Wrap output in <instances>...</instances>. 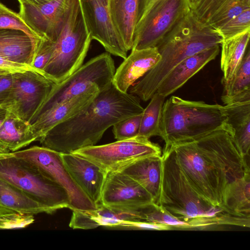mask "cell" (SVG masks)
Wrapping results in <instances>:
<instances>
[{"label": "cell", "mask_w": 250, "mask_h": 250, "mask_svg": "<svg viewBox=\"0 0 250 250\" xmlns=\"http://www.w3.org/2000/svg\"><path fill=\"white\" fill-rule=\"evenodd\" d=\"M167 150L195 191L215 207L225 209L224 197L229 186L250 174L247 158L225 129L174 145Z\"/></svg>", "instance_id": "1"}, {"label": "cell", "mask_w": 250, "mask_h": 250, "mask_svg": "<svg viewBox=\"0 0 250 250\" xmlns=\"http://www.w3.org/2000/svg\"><path fill=\"white\" fill-rule=\"evenodd\" d=\"M139 98L118 90L112 83L99 91L91 102L74 116L50 130L39 141L43 146L69 153L93 146L116 123L142 113Z\"/></svg>", "instance_id": "2"}, {"label": "cell", "mask_w": 250, "mask_h": 250, "mask_svg": "<svg viewBox=\"0 0 250 250\" xmlns=\"http://www.w3.org/2000/svg\"><path fill=\"white\" fill-rule=\"evenodd\" d=\"M159 205L167 213L189 224L191 229L217 225L241 226L243 220L203 199L193 188L168 150L163 152Z\"/></svg>", "instance_id": "3"}, {"label": "cell", "mask_w": 250, "mask_h": 250, "mask_svg": "<svg viewBox=\"0 0 250 250\" xmlns=\"http://www.w3.org/2000/svg\"><path fill=\"white\" fill-rule=\"evenodd\" d=\"M226 119L222 105L170 97L164 104L159 127L163 151L219 129L227 131Z\"/></svg>", "instance_id": "4"}, {"label": "cell", "mask_w": 250, "mask_h": 250, "mask_svg": "<svg viewBox=\"0 0 250 250\" xmlns=\"http://www.w3.org/2000/svg\"><path fill=\"white\" fill-rule=\"evenodd\" d=\"M92 40L80 0H73L68 17L54 42V52L43 74L57 83L65 79L83 65Z\"/></svg>", "instance_id": "5"}, {"label": "cell", "mask_w": 250, "mask_h": 250, "mask_svg": "<svg viewBox=\"0 0 250 250\" xmlns=\"http://www.w3.org/2000/svg\"><path fill=\"white\" fill-rule=\"evenodd\" d=\"M0 178L25 192L50 214L69 207V199L63 188L12 152L0 153Z\"/></svg>", "instance_id": "6"}, {"label": "cell", "mask_w": 250, "mask_h": 250, "mask_svg": "<svg viewBox=\"0 0 250 250\" xmlns=\"http://www.w3.org/2000/svg\"><path fill=\"white\" fill-rule=\"evenodd\" d=\"M115 72L114 62L109 53L92 58L65 79L56 83L34 120L48 109L95 86H98L100 91L108 88L112 84Z\"/></svg>", "instance_id": "7"}, {"label": "cell", "mask_w": 250, "mask_h": 250, "mask_svg": "<svg viewBox=\"0 0 250 250\" xmlns=\"http://www.w3.org/2000/svg\"><path fill=\"white\" fill-rule=\"evenodd\" d=\"M12 153L30 163L64 189L72 211H93L95 204L80 188L65 166L61 153L44 146H33Z\"/></svg>", "instance_id": "8"}, {"label": "cell", "mask_w": 250, "mask_h": 250, "mask_svg": "<svg viewBox=\"0 0 250 250\" xmlns=\"http://www.w3.org/2000/svg\"><path fill=\"white\" fill-rule=\"evenodd\" d=\"M73 153L93 161L108 173L120 171L147 157L162 155L161 147L158 144L139 135L107 144L86 147Z\"/></svg>", "instance_id": "9"}, {"label": "cell", "mask_w": 250, "mask_h": 250, "mask_svg": "<svg viewBox=\"0 0 250 250\" xmlns=\"http://www.w3.org/2000/svg\"><path fill=\"white\" fill-rule=\"evenodd\" d=\"M188 0H157L137 22L131 50L156 47L190 10Z\"/></svg>", "instance_id": "10"}, {"label": "cell", "mask_w": 250, "mask_h": 250, "mask_svg": "<svg viewBox=\"0 0 250 250\" xmlns=\"http://www.w3.org/2000/svg\"><path fill=\"white\" fill-rule=\"evenodd\" d=\"M57 83L35 69L13 72L8 110L31 123Z\"/></svg>", "instance_id": "11"}, {"label": "cell", "mask_w": 250, "mask_h": 250, "mask_svg": "<svg viewBox=\"0 0 250 250\" xmlns=\"http://www.w3.org/2000/svg\"><path fill=\"white\" fill-rule=\"evenodd\" d=\"M21 18L41 36L55 42L68 17L73 0H52L34 4L17 0Z\"/></svg>", "instance_id": "12"}, {"label": "cell", "mask_w": 250, "mask_h": 250, "mask_svg": "<svg viewBox=\"0 0 250 250\" xmlns=\"http://www.w3.org/2000/svg\"><path fill=\"white\" fill-rule=\"evenodd\" d=\"M109 0H80L83 16L92 40L107 52L124 59L128 52L112 22Z\"/></svg>", "instance_id": "13"}, {"label": "cell", "mask_w": 250, "mask_h": 250, "mask_svg": "<svg viewBox=\"0 0 250 250\" xmlns=\"http://www.w3.org/2000/svg\"><path fill=\"white\" fill-rule=\"evenodd\" d=\"M153 203L151 195L127 175L121 171L107 173L101 204L118 208L137 209Z\"/></svg>", "instance_id": "14"}, {"label": "cell", "mask_w": 250, "mask_h": 250, "mask_svg": "<svg viewBox=\"0 0 250 250\" xmlns=\"http://www.w3.org/2000/svg\"><path fill=\"white\" fill-rule=\"evenodd\" d=\"M61 154L65 166L78 186L95 204H101L108 172L93 161L75 153Z\"/></svg>", "instance_id": "15"}, {"label": "cell", "mask_w": 250, "mask_h": 250, "mask_svg": "<svg viewBox=\"0 0 250 250\" xmlns=\"http://www.w3.org/2000/svg\"><path fill=\"white\" fill-rule=\"evenodd\" d=\"M99 91L98 86H95L38 115L30 124L36 140L40 141L54 127L79 113L91 102Z\"/></svg>", "instance_id": "16"}, {"label": "cell", "mask_w": 250, "mask_h": 250, "mask_svg": "<svg viewBox=\"0 0 250 250\" xmlns=\"http://www.w3.org/2000/svg\"><path fill=\"white\" fill-rule=\"evenodd\" d=\"M160 58L156 47L131 50L115 71L112 83L120 91L127 92L135 82L144 76Z\"/></svg>", "instance_id": "17"}, {"label": "cell", "mask_w": 250, "mask_h": 250, "mask_svg": "<svg viewBox=\"0 0 250 250\" xmlns=\"http://www.w3.org/2000/svg\"><path fill=\"white\" fill-rule=\"evenodd\" d=\"M219 51V45H216L187 58L167 74L156 92L165 97L174 93L214 60Z\"/></svg>", "instance_id": "18"}, {"label": "cell", "mask_w": 250, "mask_h": 250, "mask_svg": "<svg viewBox=\"0 0 250 250\" xmlns=\"http://www.w3.org/2000/svg\"><path fill=\"white\" fill-rule=\"evenodd\" d=\"M43 41L33 40L21 31L0 29V56L32 68L34 56Z\"/></svg>", "instance_id": "19"}, {"label": "cell", "mask_w": 250, "mask_h": 250, "mask_svg": "<svg viewBox=\"0 0 250 250\" xmlns=\"http://www.w3.org/2000/svg\"><path fill=\"white\" fill-rule=\"evenodd\" d=\"M140 184L159 205L162 172V155H154L139 160L120 171Z\"/></svg>", "instance_id": "20"}, {"label": "cell", "mask_w": 250, "mask_h": 250, "mask_svg": "<svg viewBox=\"0 0 250 250\" xmlns=\"http://www.w3.org/2000/svg\"><path fill=\"white\" fill-rule=\"evenodd\" d=\"M227 131L245 157H250V101L234 102L223 106Z\"/></svg>", "instance_id": "21"}, {"label": "cell", "mask_w": 250, "mask_h": 250, "mask_svg": "<svg viewBox=\"0 0 250 250\" xmlns=\"http://www.w3.org/2000/svg\"><path fill=\"white\" fill-rule=\"evenodd\" d=\"M111 20L128 51L132 49L137 22L138 0H109Z\"/></svg>", "instance_id": "22"}, {"label": "cell", "mask_w": 250, "mask_h": 250, "mask_svg": "<svg viewBox=\"0 0 250 250\" xmlns=\"http://www.w3.org/2000/svg\"><path fill=\"white\" fill-rule=\"evenodd\" d=\"M34 141L30 123L9 111L0 127V153L18 151Z\"/></svg>", "instance_id": "23"}, {"label": "cell", "mask_w": 250, "mask_h": 250, "mask_svg": "<svg viewBox=\"0 0 250 250\" xmlns=\"http://www.w3.org/2000/svg\"><path fill=\"white\" fill-rule=\"evenodd\" d=\"M250 36V30H248L222 41L221 68L224 89L229 84L242 62L249 46Z\"/></svg>", "instance_id": "24"}, {"label": "cell", "mask_w": 250, "mask_h": 250, "mask_svg": "<svg viewBox=\"0 0 250 250\" xmlns=\"http://www.w3.org/2000/svg\"><path fill=\"white\" fill-rule=\"evenodd\" d=\"M0 207L32 215L41 213L50 214L46 208L28 194L0 178Z\"/></svg>", "instance_id": "25"}, {"label": "cell", "mask_w": 250, "mask_h": 250, "mask_svg": "<svg viewBox=\"0 0 250 250\" xmlns=\"http://www.w3.org/2000/svg\"><path fill=\"white\" fill-rule=\"evenodd\" d=\"M224 208L233 215L250 218V174L229 186Z\"/></svg>", "instance_id": "26"}, {"label": "cell", "mask_w": 250, "mask_h": 250, "mask_svg": "<svg viewBox=\"0 0 250 250\" xmlns=\"http://www.w3.org/2000/svg\"><path fill=\"white\" fill-rule=\"evenodd\" d=\"M222 100L226 104L250 101V51L248 46L242 62Z\"/></svg>", "instance_id": "27"}, {"label": "cell", "mask_w": 250, "mask_h": 250, "mask_svg": "<svg viewBox=\"0 0 250 250\" xmlns=\"http://www.w3.org/2000/svg\"><path fill=\"white\" fill-rule=\"evenodd\" d=\"M165 97L156 92L144 109L138 135L148 139L159 136V127Z\"/></svg>", "instance_id": "28"}, {"label": "cell", "mask_w": 250, "mask_h": 250, "mask_svg": "<svg viewBox=\"0 0 250 250\" xmlns=\"http://www.w3.org/2000/svg\"><path fill=\"white\" fill-rule=\"evenodd\" d=\"M250 9V0H223L205 23L211 28L223 24Z\"/></svg>", "instance_id": "29"}, {"label": "cell", "mask_w": 250, "mask_h": 250, "mask_svg": "<svg viewBox=\"0 0 250 250\" xmlns=\"http://www.w3.org/2000/svg\"><path fill=\"white\" fill-rule=\"evenodd\" d=\"M0 29H11L22 31L31 39L41 42L46 38L39 35L17 13L0 2Z\"/></svg>", "instance_id": "30"}, {"label": "cell", "mask_w": 250, "mask_h": 250, "mask_svg": "<svg viewBox=\"0 0 250 250\" xmlns=\"http://www.w3.org/2000/svg\"><path fill=\"white\" fill-rule=\"evenodd\" d=\"M213 29L222 40L250 30V9L244 11L226 22Z\"/></svg>", "instance_id": "31"}, {"label": "cell", "mask_w": 250, "mask_h": 250, "mask_svg": "<svg viewBox=\"0 0 250 250\" xmlns=\"http://www.w3.org/2000/svg\"><path fill=\"white\" fill-rule=\"evenodd\" d=\"M34 220V215L0 207V229L26 228Z\"/></svg>", "instance_id": "32"}, {"label": "cell", "mask_w": 250, "mask_h": 250, "mask_svg": "<svg viewBox=\"0 0 250 250\" xmlns=\"http://www.w3.org/2000/svg\"><path fill=\"white\" fill-rule=\"evenodd\" d=\"M142 113L123 119L113 125V133L117 140H125L138 135Z\"/></svg>", "instance_id": "33"}, {"label": "cell", "mask_w": 250, "mask_h": 250, "mask_svg": "<svg viewBox=\"0 0 250 250\" xmlns=\"http://www.w3.org/2000/svg\"><path fill=\"white\" fill-rule=\"evenodd\" d=\"M54 50V42L46 39L44 40L36 51L32 65V68L43 73L52 56Z\"/></svg>", "instance_id": "34"}, {"label": "cell", "mask_w": 250, "mask_h": 250, "mask_svg": "<svg viewBox=\"0 0 250 250\" xmlns=\"http://www.w3.org/2000/svg\"><path fill=\"white\" fill-rule=\"evenodd\" d=\"M223 0H197L190 9L198 19L205 23Z\"/></svg>", "instance_id": "35"}, {"label": "cell", "mask_w": 250, "mask_h": 250, "mask_svg": "<svg viewBox=\"0 0 250 250\" xmlns=\"http://www.w3.org/2000/svg\"><path fill=\"white\" fill-rule=\"evenodd\" d=\"M13 84V72L0 74V105H5L10 98Z\"/></svg>", "instance_id": "36"}, {"label": "cell", "mask_w": 250, "mask_h": 250, "mask_svg": "<svg viewBox=\"0 0 250 250\" xmlns=\"http://www.w3.org/2000/svg\"><path fill=\"white\" fill-rule=\"evenodd\" d=\"M0 69L8 70L12 72L27 69H34L28 66L11 62L1 56H0Z\"/></svg>", "instance_id": "37"}, {"label": "cell", "mask_w": 250, "mask_h": 250, "mask_svg": "<svg viewBox=\"0 0 250 250\" xmlns=\"http://www.w3.org/2000/svg\"><path fill=\"white\" fill-rule=\"evenodd\" d=\"M157 0H138L137 22L144 16L149 7Z\"/></svg>", "instance_id": "38"}, {"label": "cell", "mask_w": 250, "mask_h": 250, "mask_svg": "<svg viewBox=\"0 0 250 250\" xmlns=\"http://www.w3.org/2000/svg\"><path fill=\"white\" fill-rule=\"evenodd\" d=\"M9 112L5 105H0V127L6 119Z\"/></svg>", "instance_id": "39"}, {"label": "cell", "mask_w": 250, "mask_h": 250, "mask_svg": "<svg viewBox=\"0 0 250 250\" xmlns=\"http://www.w3.org/2000/svg\"><path fill=\"white\" fill-rule=\"evenodd\" d=\"M28 1L36 4H42L52 0H28Z\"/></svg>", "instance_id": "40"}, {"label": "cell", "mask_w": 250, "mask_h": 250, "mask_svg": "<svg viewBox=\"0 0 250 250\" xmlns=\"http://www.w3.org/2000/svg\"><path fill=\"white\" fill-rule=\"evenodd\" d=\"M8 72H12L8 70L0 69V74H3Z\"/></svg>", "instance_id": "41"}, {"label": "cell", "mask_w": 250, "mask_h": 250, "mask_svg": "<svg viewBox=\"0 0 250 250\" xmlns=\"http://www.w3.org/2000/svg\"><path fill=\"white\" fill-rule=\"evenodd\" d=\"M197 0H188L189 3H190V5L192 4L193 3H194V2H195Z\"/></svg>", "instance_id": "42"}]
</instances>
